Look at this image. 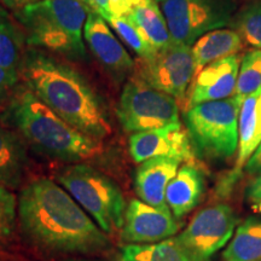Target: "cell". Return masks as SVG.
I'll use <instances>...</instances> for the list:
<instances>
[{"mask_svg": "<svg viewBox=\"0 0 261 261\" xmlns=\"http://www.w3.org/2000/svg\"><path fill=\"white\" fill-rule=\"evenodd\" d=\"M22 234L44 253L91 255L110 247L107 233L60 184L38 178L18 198Z\"/></svg>", "mask_w": 261, "mask_h": 261, "instance_id": "cell-1", "label": "cell"}, {"mask_svg": "<svg viewBox=\"0 0 261 261\" xmlns=\"http://www.w3.org/2000/svg\"><path fill=\"white\" fill-rule=\"evenodd\" d=\"M19 76L25 86L64 121L97 140L112 135L104 107L86 79L47 52L25 50Z\"/></svg>", "mask_w": 261, "mask_h": 261, "instance_id": "cell-2", "label": "cell"}, {"mask_svg": "<svg viewBox=\"0 0 261 261\" xmlns=\"http://www.w3.org/2000/svg\"><path fill=\"white\" fill-rule=\"evenodd\" d=\"M29 144L48 158L83 162L102 152V142L84 135L64 121L27 86L15 90L2 115Z\"/></svg>", "mask_w": 261, "mask_h": 261, "instance_id": "cell-3", "label": "cell"}, {"mask_svg": "<svg viewBox=\"0 0 261 261\" xmlns=\"http://www.w3.org/2000/svg\"><path fill=\"white\" fill-rule=\"evenodd\" d=\"M89 6L79 0H39L15 11L31 47H40L70 60L87 56L84 28Z\"/></svg>", "mask_w": 261, "mask_h": 261, "instance_id": "cell-4", "label": "cell"}, {"mask_svg": "<svg viewBox=\"0 0 261 261\" xmlns=\"http://www.w3.org/2000/svg\"><path fill=\"white\" fill-rule=\"evenodd\" d=\"M56 178L103 232L110 234L121 230L126 202L121 189L113 179L84 163L64 167Z\"/></svg>", "mask_w": 261, "mask_h": 261, "instance_id": "cell-5", "label": "cell"}, {"mask_svg": "<svg viewBox=\"0 0 261 261\" xmlns=\"http://www.w3.org/2000/svg\"><path fill=\"white\" fill-rule=\"evenodd\" d=\"M242 103L233 96L205 102L185 112L195 154L207 160H228L238 149V116Z\"/></svg>", "mask_w": 261, "mask_h": 261, "instance_id": "cell-6", "label": "cell"}, {"mask_svg": "<svg viewBox=\"0 0 261 261\" xmlns=\"http://www.w3.org/2000/svg\"><path fill=\"white\" fill-rule=\"evenodd\" d=\"M116 114L125 130L132 133L180 122L178 100L136 76L123 86Z\"/></svg>", "mask_w": 261, "mask_h": 261, "instance_id": "cell-7", "label": "cell"}, {"mask_svg": "<svg viewBox=\"0 0 261 261\" xmlns=\"http://www.w3.org/2000/svg\"><path fill=\"white\" fill-rule=\"evenodd\" d=\"M161 10L172 41L187 46H192L205 33L232 22L228 0H165Z\"/></svg>", "mask_w": 261, "mask_h": 261, "instance_id": "cell-8", "label": "cell"}, {"mask_svg": "<svg viewBox=\"0 0 261 261\" xmlns=\"http://www.w3.org/2000/svg\"><path fill=\"white\" fill-rule=\"evenodd\" d=\"M135 76L152 89L174 97L178 103L182 102L195 77L191 46L172 41L151 56L138 58Z\"/></svg>", "mask_w": 261, "mask_h": 261, "instance_id": "cell-9", "label": "cell"}, {"mask_svg": "<svg viewBox=\"0 0 261 261\" xmlns=\"http://www.w3.org/2000/svg\"><path fill=\"white\" fill-rule=\"evenodd\" d=\"M237 223L230 205H211L198 212L175 240L195 261H210L231 240Z\"/></svg>", "mask_w": 261, "mask_h": 261, "instance_id": "cell-10", "label": "cell"}, {"mask_svg": "<svg viewBox=\"0 0 261 261\" xmlns=\"http://www.w3.org/2000/svg\"><path fill=\"white\" fill-rule=\"evenodd\" d=\"M129 155L136 163L154 158H171L195 165V151L188 130L180 122L162 128L132 133L128 139Z\"/></svg>", "mask_w": 261, "mask_h": 261, "instance_id": "cell-11", "label": "cell"}, {"mask_svg": "<svg viewBox=\"0 0 261 261\" xmlns=\"http://www.w3.org/2000/svg\"><path fill=\"white\" fill-rule=\"evenodd\" d=\"M121 240L127 244H149L168 240L179 225L168 205L155 207L142 200H132L126 207Z\"/></svg>", "mask_w": 261, "mask_h": 261, "instance_id": "cell-12", "label": "cell"}, {"mask_svg": "<svg viewBox=\"0 0 261 261\" xmlns=\"http://www.w3.org/2000/svg\"><path fill=\"white\" fill-rule=\"evenodd\" d=\"M240 64V56L232 55L205 65L194 77L187 96L185 109L232 97L236 91Z\"/></svg>", "mask_w": 261, "mask_h": 261, "instance_id": "cell-13", "label": "cell"}, {"mask_svg": "<svg viewBox=\"0 0 261 261\" xmlns=\"http://www.w3.org/2000/svg\"><path fill=\"white\" fill-rule=\"evenodd\" d=\"M84 38L97 60L115 76L135 73L136 62L122 46L102 15L90 11L84 28Z\"/></svg>", "mask_w": 261, "mask_h": 261, "instance_id": "cell-14", "label": "cell"}, {"mask_svg": "<svg viewBox=\"0 0 261 261\" xmlns=\"http://www.w3.org/2000/svg\"><path fill=\"white\" fill-rule=\"evenodd\" d=\"M179 165L178 160L171 158H154L140 163L135 178L139 200L155 207L167 205L166 189L177 174Z\"/></svg>", "mask_w": 261, "mask_h": 261, "instance_id": "cell-15", "label": "cell"}, {"mask_svg": "<svg viewBox=\"0 0 261 261\" xmlns=\"http://www.w3.org/2000/svg\"><path fill=\"white\" fill-rule=\"evenodd\" d=\"M260 91H256L248 96L241 106L240 116H238V154L236 165L230 172V174L218 182L217 196L219 197L226 196L232 190L233 185L240 179L242 168L246 166L253 152L255 151L253 144L256 129V103Z\"/></svg>", "mask_w": 261, "mask_h": 261, "instance_id": "cell-16", "label": "cell"}, {"mask_svg": "<svg viewBox=\"0 0 261 261\" xmlns=\"http://www.w3.org/2000/svg\"><path fill=\"white\" fill-rule=\"evenodd\" d=\"M203 192V173L196 165L187 163L178 169L177 174L169 181L166 189V203L174 218L180 219L200 203Z\"/></svg>", "mask_w": 261, "mask_h": 261, "instance_id": "cell-17", "label": "cell"}, {"mask_svg": "<svg viewBox=\"0 0 261 261\" xmlns=\"http://www.w3.org/2000/svg\"><path fill=\"white\" fill-rule=\"evenodd\" d=\"M243 41L233 29H215L205 33L191 46L195 64V76L205 65L242 50Z\"/></svg>", "mask_w": 261, "mask_h": 261, "instance_id": "cell-18", "label": "cell"}, {"mask_svg": "<svg viewBox=\"0 0 261 261\" xmlns=\"http://www.w3.org/2000/svg\"><path fill=\"white\" fill-rule=\"evenodd\" d=\"M27 152L17 133L0 123V187L16 189L23 180Z\"/></svg>", "mask_w": 261, "mask_h": 261, "instance_id": "cell-19", "label": "cell"}, {"mask_svg": "<svg viewBox=\"0 0 261 261\" xmlns=\"http://www.w3.org/2000/svg\"><path fill=\"white\" fill-rule=\"evenodd\" d=\"M127 17L136 24L154 50H161L172 42L165 15L156 0H143Z\"/></svg>", "mask_w": 261, "mask_h": 261, "instance_id": "cell-20", "label": "cell"}, {"mask_svg": "<svg viewBox=\"0 0 261 261\" xmlns=\"http://www.w3.org/2000/svg\"><path fill=\"white\" fill-rule=\"evenodd\" d=\"M25 44L27 42L21 25L0 6V65L18 73L25 52Z\"/></svg>", "mask_w": 261, "mask_h": 261, "instance_id": "cell-21", "label": "cell"}, {"mask_svg": "<svg viewBox=\"0 0 261 261\" xmlns=\"http://www.w3.org/2000/svg\"><path fill=\"white\" fill-rule=\"evenodd\" d=\"M225 261H261V220L248 218L223 253Z\"/></svg>", "mask_w": 261, "mask_h": 261, "instance_id": "cell-22", "label": "cell"}, {"mask_svg": "<svg viewBox=\"0 0 261 261\" xmlns=\"http://www.w3.org/2000/svg\"><path fill=\"white\" fill-rule=\"evenodd\" d=\"M120 261H195L175 237L149 244H127L122 247Z\"/></svg>", "mask_w": 261, "mask_h": 261, "instance_id": "cell-23", "label": "cell"}, {"mask_svg": "<svg viewBox=\"0 0 261 261\" xmlns=\"http://www.w3.org/2000/svg\"><path fill=\"white\" fill-rule=\"evenodd\" d=\"M261 90V50H250L241 58L233 97L243 103L248 96Z\"/></svg>", "mask_w": 261, "mask_h": 261, "instance_id": "cell-24", "label": "cell"}, {"mask_svg": "<svg viewBox=\"0 0 261 261\" xmlns=\"http://www.w3.org/2000/svg\"><path fill=\"white\" fill-rule=\"evenodd\" d=\"M104 19L110 27H113L116 34L127 46L136 52L138 58H146L156 52L151 45L143 38L142 33L138 31L136 24L127 16L109 15Z\"/></svg>", "mask_w": 261, "mask_h": 261, "instance_id": "cell-25", "label": "cell"}, {"mask_svg": "<svg viewBox=\"0 0 261 261\" xmlns=\"http://www.w3.org/2000/svg\"><path fill=\"white\" fill-rule=\"evenodd\" d=\"M236 32L244 44L261 50V0L241 11L236 21Z\"/></svg>", "mask_w": 261, "mask_h": 261, "instance_id": "cell-26", "label": "cell"}, {"mask_svg": "<svg viewBox=\"0 0 261 261\" xmlns=\"http://www.w3.org/2000/svg\"><path fill=\"white\" fill-rule=\"evenodd\" d=\"M18 214V202L10 189L0 187V248L5 247L16 228Z\"/></svg>", "mask_w": 261, "mask_h": 261, "instance_id": "cell-27", "label": "cell"}, {"mask_svg": "<svg viewBox=\"0 0 261 261\" xmlns=\"http://www.w3.org/2000/svg\"><path fill=\"white\" fill-rule=\"evenodd\" d=\"M19 74L0 65V102L8 99L17 86Z\"/></svg>", "mask_w": 261, "mask_h": 261, "instance_id": "cell-28", "label": "cell"}, {"mask_svg": "<svg viewBox=\"0 0 261 261\" xmlns=\"http://www.w3.org/2000/svg\"><path fill=\"white\" fill-rule=\"evenodd\" d=\"M143 0H109V12L114 16H128Z\"/></svg>", "mask_w": 261, "mask_h": 261, "instance_id": "cell-29", "label": "cell"}, {"mask_svg": "<svg viewBox=\"0 0 261 261\" xmlns=\"http://www.w3.org/2000/svg\"><path fill=\"white\" fill-rule=\"evenodd\" d=\"M244 168H246V172L249 173V174H261V143L255 149V151L253 152V155L250 156L249 160H248Z\"/></svg>", "mask_w": 261, "mask_h": 261, "instance_id": "cell-30", "label": "cell"}, {"mask_svg": "<svg viewBox=\"0 0 261 261\" xmlns=\"http://www.w3.org/2000/svg\"><path fill=\"white\" fill-rule=\"evenodd\" d=\"M247 196L254 203L261 201V174L253 179L247 189Z\"/></svg>", "mask_w": 261, "mask_h": 261, "instance_id": "cell-31", "label": "cell"}, {"mask_svg": "<svg viewBox=\"0 0 261 261\" xmlns=\"http://www.w3.org/2000/svg\"><path fill=\"white\" fill-rule=\"evenodd\" d=\"M261 143V91L256 103V129L254 137V149H256Z\"/></svg>", "mask_w": 261, "mask_h": 261, "instance_id": "cell-32", "label": "cell"}, {"mask_svg": "<svg viewBox=\"0 0 261 261\" xmlns=\"http://www.w3.org/2000/svg\"><path fill=\"white\" fill-rule=\"evenodd\" d=\"M2 2L5 6L16 11V10L24 8V6L33 4V3H37L39 0H2Z\"/></svg>", "mask_w": 261, "mask_h": 261, "instance_id": "cell-33", "label": "cell"}, {"mask_svg": "<svg viewBox=\"0 0 261 261\" xmlns=\"http://www.w3.org/2000/svg\"><path fill=\"white\" fill-rule=\"evenodd\" d=\"M94 4V9L96 12L103 16V18H106L107 16L110 15L109 12V0H92Z\"/></svg>", "mask_w": 261, "mask_h": 261, "instance_id": "cell-34", "label": "cell"}, {"mask_svg": "<svg viewBox=\"0 0 261 261\" xmlns=\"http://www.w3.org/2000/svg\"><path fill=\"white\" fill-rule=\"evenodd\" d=\"M79 2H81V3H84L85 5H87L89 6V8L92 10V11H96V9H94V4H93V2L92 0H79Z\"/></svg>", "mask_w": 261, "mask_h": 261, "instance_id": "cell-35", "label": "cell"}, {"mask_svg": "<svg viewBox=\"0 0 261 261\" xmlns=\"http://www.w3.org/2000/svg\"><path fill=\"white\" fill-rule=\"evenodd\" d=\"M254 210H255L256 212H259V213H261V201L256 202V203L254 204Z\"/></svg>", "mask_w": 261, "mask_h": 261, "instance_id": "cell-36", "label": "cell"}, {"mask_svg": "<svg viewBox=\"0 0 261 261\" xmlns=\"http://www.w3.org/2000/svg\"><path fill=\"white\" fill-rule=\"evenodd\" d=\"M65 261H102V260H94V259H69Z\"/></svg>", "mask_w": 261, "mask_h": 261, "instance_id": "cell-37", "label": "cell"}, {"mask_svg": "<svg viewBox=\"0 0 261 261\" xmlns=\"http://www.w3.org/2000/svg\"><path fill=\"white\" fill-rule=\"evenodd\" d=\"M156 2H158V3H163V2H165V0H156Z\"/></svg>", "mask_w": 261, "mask_h": 261, "instance_id": "cell-38", "label": "cell"}]
</instances>
